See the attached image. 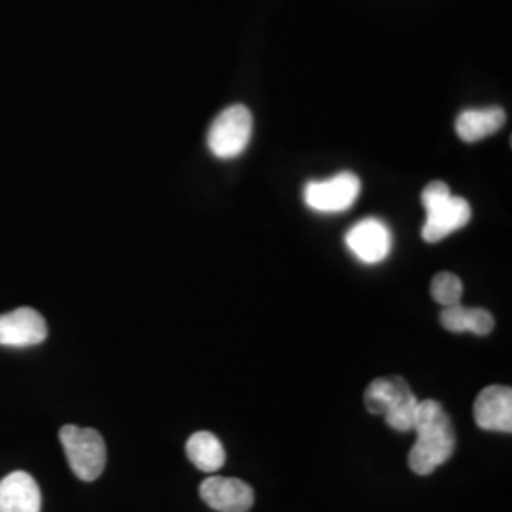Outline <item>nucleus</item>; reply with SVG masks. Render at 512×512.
<instances>
[{
    "mask_svg": "<svg viewBox=\"0 0 512 512\" xmlns=\"http://www.w3.org/2000/svg\"><path fill=\"white\" fill-rule=\"evenodd\" d=\"M412 431L418 435L408 456L412 473L431 475L437 467L452 458L456 450V431L452 418L439 401L427 399L418 403Z\"/></svg>",
    "mask_w": 512,
    "mask_h": 512,
    "instance_id": "f257e3e1",
    "label": "nucleus"
},
{
    "mask_svg": "<svg viewBox=\"0 0 512 512\" xmlns=\"http://www.w3.org/2000/svg\"><path fill=\"white\" fill-rule=\"evenodd\" d=\"M421 205L427 219L421 228V238L427 243H439L450 234L458 232L471 220V205L465 198L452 196L450 186L442 181L427 184L421 192Z\"/></svg>",
    "mask_w": 512,
    "mask_h": 512,
    "instance_id": "f03ea898",
    "label": "nucleus"
},
{
    "mask_svg": "<svg viewBox=\"0 0 512 512\" xmlns=\"http://www.w3.org/2000/svg\"><path fill=\"white\" fill-rule=\"evenodd\" d=\"M59 440L65 448L74 475L84 482L97 480L107 465V446L99 431L65 425L59 431Z\"/></svg>",
    "mask_w": 512,
    "mask_h": 512,
    "instance_id": "7ed1b4c3",
    "label": "nucleus"
},
{
    "mask_svg": "<svg viewBox=\"0 0 512 512\" xmlns=\"http://www.w3.org/2000/svg\"><path fill=\"white\" fill-rule=\"evenodd\" d=\"M253 133V114L243 105H232L222 110L213 120L207 145L220 160H234L245 152Z\"/></svg>",
    "mask_w": 512,
    "mask_h": 512,
    "instance_id": "20e7f679",
    "label": "nucleus"
},
{
    "mask_svg": "<svg viewBox=\"0 0 512 512\" xmlns=\"http://www.w3.org/2000/svg\"><path fill=\"white\" fill-rule=\"evenodd\" d=\"M361 194V181L355 173H338L327 181L306 184V205L319 213H340L349 209Z\"/></svg>",
    "mask_w": 512,
    "mask_h": 512,
    "instance_id": "39448f33",
    "label": "nucleus"
},
{
    "mask_svg": "<svg viewBox=\"0 0 512 512\" xmlns=\"http://www.w3.org/2000/svg\"><path fill=\"white\" fill-rule=\"evenodd\" d=\"M200 497L217 512H249L255 503V492L247 482L224 476L203 480Z\"/></svg>",
    "mask_w": 512,
    "mask_h": 512,
    "instance_id": "423d86ee",
    "label": "nucleus"
},
{
    "mask_svg": "<svg viewBox=\"0 0 512 512\" xmlns=\"http://www.w3.org/2000/svg\"><path fill=\"white\" fill-rule=\"evenodd\" d=\"M48 338L44 317L33 308H19L0 315V346L29 348Z\"/></svg>",
    "mask_w": 512,
    "mask_h": 512,
    "instance_id": "0eeeda50",
    "label": "nucleus"
},
{
    "mask_svg": "<svg viewBox=\"0 0 512 512\" xmlns=\"http://www.w3.org/2000/svg\"><path fill=\"white\" fill-rule=\"evenodd\" d=\"M476 425L484 431L511 433L512 389L507 385L484 387L473 406Z\"/></svg>",
    "mask_w": 512,
    "mask_h": 512,
    "instance_id": "6e6552de",
    "label": "nucleus"
},
{
    "mask_svg": "<svg viewBox=\"0 0 512 512\" xmlns=\"http://www.w3.org/2000/svg\"><path fill=\"white\" fill-rule=\"evenodd\" d=\"M349 251L365 264H378L385 260L391 247L393 238L387 224L378 219H365L357 222L346 236Z\"/></svg>",
    "mask_w": 512,
    "mask_h": 512,
    "instance_id": "1a4fd4ad",
    "label": "nucleus"
},
{
    "mask_svg": "<svg viewBox=\"0 0 512 512\" xmlns=\"http://www.w3.org/2000/svg\"><path fill=\"white\" fill-rule=\"evenodd\" d=\"M0 512H40V490L33 476L16 471L0 480Z\"/></svg>",
    "mask_w": 512,
    "mask_h": 512,
    "instance_id": "9d476101",
    "label": "nucleus"
},
{
    "mask_svg": "<svg viewBox=\"0 0 512 512\" xmlns=\"http://www.w3.org/2000/svg\"><path fill=\"white\" fill-rule=\"evenodd\" d=\"M507 116L501 107L463 110L456 120V133L465 143H478L503 128Z\"/></svg>",
    "mask_w": 512,
    "mask_h": 512,
    "instance_id": "9b49d317",
    "label": "nucleus"
},
{
    "mask_svg": "<svg viewBox=\"0 0 512 512\" xmlns=\"http://www.w3.org/2000/svg\"><path fill=\"white\" fill-rule=\"evenodd\" d=\"M414 395L408 382L401 376H385L376 378L372 384L366 387V410L374 416H384L385 412L399 401Z\"/></svg>",
    "mask_w": 512,
    "mask_h": 512,
    "instance_id": "f8f14e48",
    "label": "nucleus"
},
{
    "mask_svg": "<svg viewBox=\"0 0 512 512\" xmlns=\"http://www.w3.org/2000/svg\"><path fill=\"white\" fill-rule=\"evenodd\" d=\"M442 327L450 332H473L476 336H488L495 327L494 315L482 308H465L454 304L440 313Z\"/></svg>",
    "mask_w": 512,
    "mask_h": 512,
    "instance_id": "ddd939ff",
    "label": "nucleus"
},
{
    "mask_svg": "<svg viewBox=\"0 0 512 512\" xmlns=\"http://www.w3.org/2000/svg\"><path fill=\"white\" fill-rule=\"evenodd\" d=\"M186 456L203 473H217L226 461L222 442L209 431H198L188 439Z\"/></svg>",
    "mask_w": 512,
    "mask_h": 512,
    "instance_id": "4468645a",
    "label": "nucleus"
},
{
    "mask_svg": "<svg viewBox=\"0 0 512 512\" xmlns=\"http://www.w3.org/2000/svg\"><path fill=\"white\" fill-rule=\"evenodd\" d=\"M463 294V283L458 275L450 274V272H440L433 277L431 281V296L435 302H439L440 306L448 308L459 304Z\"/></svg>",
    "mask_w": 512,
    "mask_h": 512,
    "instance_id": "2eb2a0df",
    "label": "nucleus"
},
{
    "mask_svg": "<svg viewBox=\"0 0 512 512\" xmlns=\"http://www.w3.org/2000/svg\"><path fill=\"white\" fill-rule=\"evenodd\" d=\"M418 399L416 395H410L403 401L393 404L384 414L385 421L391 429L408 433L414 429V420H416V410H418Z\"/></svg>",
    "mask_w": 512,
    "mask_h": 512,
    "instance_id": "dca6fc26",
    "label": "nucleus"
}]
</instances>
